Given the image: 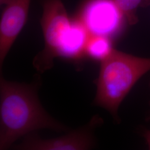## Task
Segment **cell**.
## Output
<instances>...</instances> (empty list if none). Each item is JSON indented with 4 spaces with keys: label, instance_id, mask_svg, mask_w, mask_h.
<instances>
[{
    "label": "cell",
    "instance_id": "obj_1",
    "mask_svg": "<svg viewBox=\"0 0 150 150\" xmlns=\"http://www.w3.org/2000/svg\"><path fill=\"white\" fill-rule=\"evenodd\" d=\"M40 81L20 83L0 75V150L8 149L20 137L35 130L68 129L41 105L38 95Z\"/></svg>",
    "mask_w": 150,
    "mask_h": 150
},
{
    "label": "cell",
    "instance_id": "obj_2",
    "mask_svg": "<svg viewBox=\"0 0 150 150\" xmlns=\"http://www.w3.org/2000/svg\"><path fill=\"white\" fill-rule=\"evenodd\" d=\"M150 71V58L136 56L115 48L101 61L95 83L94 103L111 113L118 122L119 107L139 79Z\"/></svg>",
    "mask_w": 150,
    "mask_h": 150
},
{
    "label": "cell",
    "instance_id": "obj_3",
    "mask_svg": "<svg viewBox=\"0 0 150 150\" xmlns=\"http://www.w3.org/2000/svg\"><path fill=\"white\" fill-rule=\"evenodd\" d=\"M74 22L71 21L60 0H49L44 6L41 21L45 48L35 57L33 65L39 72L51 69L54 58L61 56L70 36Z\"/></svg>",
    "mask_w": 150,
    "mask_h": 150
},
{
    "label": "cell",
    "instance_id": "obj_4",
    "mask_svg": "<svg viewBox=\"0 0 150 150\" xmlns=\"http://www.w3.org/2000/svg\"><path fill=\"white\" fill-rule=\"evenodd\" d=\"M102 121L99 116H94L85 126L54 139H42L28 136L20 145L13 148L20 150H90L96 144L94 131Z\"/></svg>",
    "mask_w": 150,
    "mask_h": 150
},
{
    "label": "cell",
    "instance_id": "obj_5",
    "mask_svg": "<svg viewBox=\"0 0 150 150\" xmlns=\"http://www.w3.org/2000/svg\"><path fill=\"white\" fill-rule=\"evenodd\" d=\"M124 20L113 0H93L85 8L80 21L91 36L111 39L120 31Z\"/></svg>",
    "mask_w": 150,
    "mask_h": 150
},
{
    "label": "cell",
    "instance_id": "obj_6",
    "mask_svg": "<svg viewBox=\"0 0 150 150\" xmlns=\"http://www.w3.org/2000/svg\"><path fill=\"white\" fill-rule=\"evenodd\" d=\"M7 3L0 22V74L6 57L26 22L31 0H3Z\"/></svg>",
    "mask_w": 150,
    "mask_h": 150
},
{
    "label": "cell",
    "instance_id": "obj_7",
    "mask_svg": "<svg viewBox=\"0 0 150 150\" xmlns=\"http://www.w3.org/2000/svg\"><path fill=\"white\" fill-rule=\"evenodd\" d=\"M113 48L110 38L101 36H90L85 54L92 59L102 61L111 54Z\"/></svg>",
    "mask_w": 150,
    "mask_h": 150
},
{
    "label": "cell",
    "instance_id": "obj_8",
    "mask_svg": "<svg viewBox=\"0 0 150 150\" xmlns=\"http://www.w3.org/2000/svg\"><path fill=\"white\" fill-rule=\"evenodd\" d=\"M115 5L129 25H134L138 21L137 10L142 0H113Z\"/></svg>",
    "mask_w": 150,
    "mask_h": 150
},
{
    "label": "cell",
    "instance_id": "obj_9",
    "mask_svg": "<svg viewBox=\"0 0 150 150\" xmlns=\"http://www.w3.org/2000/svg\"><path fill=\"white\" fill-rule=\"evenodd\" d=\"M142 135L149 149L150 150V129H145L143 131Z\"/></svg>",
    "mask_w": 150,
    "mask_h": 150
},
{
    "label": "cell",
    "instance_id": "obj_10",
    "mask_svg": "<svg viewBox=\"0 0 150 150\" xmlns=\"http://www.w3.org/2000/svg\"><path fill=\"white\" fill-rule=\"evenodd\" d=\"M148 118H149V120H150V115H149V117H148Z\"/></svg>",
    "mask_w": 150,
    "mask_h": 150
}]
</instances>
